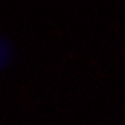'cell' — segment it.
Returning a JSON list of instances; mask_svg holds the SVG:
<instances>
[{
	"mask_svg": "<svg viewBox=\"0 0 125 125\" xmlns=\"http://www.w3.org/2000/svg\"><path fill=\"white\" fill-rule=\"evenodd\" d=\"M9 56H10V49H9L7 42H4L2 39H0V69L7 62Z\"/></svg>",
	"mask_w": 125,
	"mask_h": 125,
	"instance_id": "6da1fadb",
	"label": "cell"
}]
</instances>
